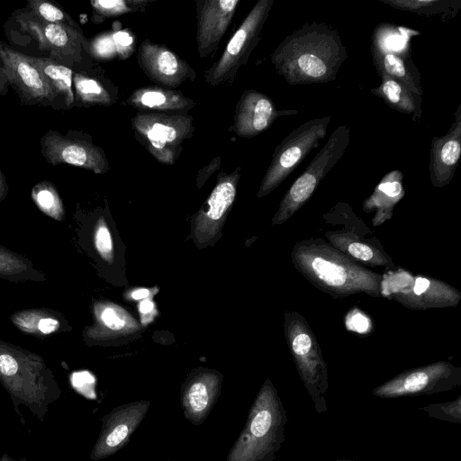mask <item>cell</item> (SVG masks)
<instances>
[{"instance_id":"cell-19","label":"cell","mask_w":461,"mask_h":461,"mask_svg":"<svg viewBox=\"0 0 461 461\" xmlns=\"http://www.w3.org/2000/svg\"><path fill=\"white\" fill-rule=\"evenodd\" d=\"M240 0H196V45L201 59L215 51Z\"/></svg>"},{"instance_id":"cell-44","label":"cell","mask_w":461,"mask_h":461,"mask_svg":"<svg viewBox=\"0 0 461 461\" xmlns=\"http://www.w3.org/2000/svg\"><path fill=\"white\" fill-rule=\"evenodd\" d=\"M166 461H173V460H172V459H167V460H166Z\"/></svg>"},{"instance_id":"cell-22","label":"cell","mask_w":461,"mask_h":461,"mask_svg":"<svg viewBox=\"0 0 461 461\" xmlns=\"http://www.w3.org/2000/svg\"><path fill=\"white\" fill-rule=\"evenodd\" d=\"M371 53L378 74L384 73L412 94L421 96L420 75L411 59L410 48L393 50L372 37Z\"/></svg>"},{"instance_id":"cell-37","label":"cell","mask_w":461,"mask_h":461,"mask_svg":"<svg viewBox=\"0 0 461 461\" xmlns=\"http://www.w3.org/2000/svg\"><path fill=\"white\" fill-rule=\"evenodd\" d=\"M460 407V399L458 398L456 402H452L447 404L442 405H429L425 407V410L433 417L437 419H444L451 421H460V409H456Z\"/></svg>"},{"instance_id":"cell-28","label":"cell","mask_w":461,"mask_h":461,"mask_svg":"<svg viewBox=\"0 0 461 461\" xmlns=\"http://www.w3.org/2000/svg\"><path fill=\"white\" fill-rule=\"evenodd\" d=\"M10 321L20 331L44 339L71 330L65 316L49 308H30L16 311Z\"/></svg>"},{"instance_id":"cell-18","label":"cell","mask_w":461,"mask_h":461,"mask_svg":"<svg viewBox=\"0 0 461 461\" xmlns=\"http://www.w3.org/2000/svg\"><path fill=\"white\" fill-rule=\"evenodd\" d=\"M222 375L216 370L197 368L183 383L180 403L184 417L193 425L204 422L221 394Z\"/></svg>"},{"instance_id":"cell-7","label":"cell","mask_w":461,"mask_h":461,"mask_svg":"<svg viewBox=\"0 0 461 461\" xmlns=\"http://www.w3.org/2000/svg\"><path fill=\"white\" fill-rule=\"evenodd\" d=\"M381 289L383 298L411 310L456 307L461 300V293L449 284L398 267L383 275Z\"/></svg>"},{"instance_id":"cell-6","label":"cell","mask_w":461,"mask_h":461,"mask_svg":"<svg viewBox=\"0 0 461 461\" xmlns=\"http://www.w3.org/2000/svg\"><path fill=\"white\" fill-rule=\"evenodd\" d=\"M136 140L158 162L174 165L183 149L182 144L194 131L189 113H140L131 119Z\"/></svg>"},{"instance_id":"cell-32","label":"cell","mask_w":461,"mask_h":461,"mask_svg":"<svg viewBox=\"0 0 461 461\" xmlns=\"http://www.w3.org/2000/svg\"><path fill=\"white\" fill-rule=\"evenodd\" d=\"M394 9L420 15H444L453 17L461 8L459 1L448 0H379Z\"/></svg>"},{"instance_id":"cell-21","label":"cell","mask_w":461,"mask_h":461,"mask_svg":"<svg viewBox=\"0 0 461 461\" xmlns=\"http://www.w3.org/2000/svg\"><path fill=\"white\" fill-rule=\"evenodd\" d=\"M461 156V103L447 134L434 137L429 150V179L434 187H444L454 177Z\"/></svg>"},{"instance_id":"cell-38","label":"cell","mask_w":461,"mask_h":461,"mask_svg":"<svg viewBox=\"0 0 461 461\" xmlns=\"http://www.w3.org/2000/svg\"><path fill=\"white\" fill-rule=\"evenodd\" d=\"M221 167V158L217 157L213 158L208 165L201 168L197 174L196 182L197 187L201 188L204 182L218 170Z\"/></svg>"},{"instance_id":"cell-4","label":"cell","mask_w":461,"mask_h":461,"mask_svg":"<svg viewBox=\"0 0 461 461\" xmlns=\"http://www.w3.org/2000/svg\"><path fill=\"white\" fill-rule=\"evenodd\" d=\"M285 421L276 390L267 379L226 461H273L284 439Z\"/></svg>"},{"instance_id":"cell-3","label":"cell","mask_w":461,"mask_h":461,"mask_svg":"<svg viewBox=\"0 0 461 461\" xmlns=\"http://www.w3.org/2000/svg\"><path fill=\"white\" fill-rule=\"evenodd\" d=\"M0 384L17 412L19 406H25L41 421L49 406L61 395L54 374L42 357L1 339Z\"/></svg>"},{"instance_id":"cell-26","label":"cell","mask_w":461,"mask_h":461,"mask_svg":"<svg viewBox=\"0 0 461 461\" xmlns=\"http://www.w3.org/2000/svg\"><path fill=\"white\" fill-rule=\"evenodd\" d=\"M404 194L403 175L400 170H392L382 177L362 206L365 212L375 213L372 219L375 227L391 220L395 205Z\"/></svg>"},{"instance_id":"cell-43","label":"cell","mask_w":461,"mask_h":461,"mask_svg":"<svg viewBox=\"0 0 461 461\" xmlns=\"http://www.w3.org/2000/svg\"><path fill=\"white\" fill-rule=\"evenodd\" d=\"M0 461H28V460L26 458H24V457L20 458V459H14L11 456H9L8 454L5 453L0 457Z\"/></svg>"},{"instance_id":"cell-8","label":"cell","mask_w":461,"mask_h":461,"mask_svg":"<svg viewBox=\"0 0 461 461\" xmlns=\"http://www.w3.org/2000/svg\"><path fill=\"white\" fill-rule=\"evenodd\" d=\"M349 140L350 128L347 124L339 126L331 133L324 147L284 195L272 219L273 225L285 222L306 203L321 181L342 158Z\"/></svg>"},{"instance_id":"cell-2","label":"cell","mask_w":461,"mask_h":461,"mask_svg":"<svg viewBox=\"0 0 461 461\" xmlns=\"http://www.w3.org/2000/svg\"><path fill=\"white\" fill-rule=\"evenodd\" d=\"M291 258L306 280L335 299L360 293L383 298V275L358 264L322 239L297 241Z\"/></svg>"},{"instance_id":"cell-23","label":"cell","mask_w":461,"mask_h":461,"mask_svg":"<svg viewBox=\"0 0 461 461\" xmlns=\"http://www.w3.org/2000/svg\"><path fill=\"white\" fill-rule=\"evenodd\" d=\"M93 315L94 323L83 332L88 344L130 335L139 330L137 321L126 310L110 302H95Z\"/></svg>"},{"instance_id":"cell-40","label":"cell","mask_w":461,"mask_h":461,"mask_svg":"<svg viewBox=\"0 0 461 461\" xmlns=\"http://www.w3.org/2000/svg\"><path fill=\"white\" fill-rule=\"evenodd\" d=\"M154 292L149 289L140 288L131 293V298L134 300H144L148 299Z\"/></svg>"},{"instance_id":"cell-12","label":"cell","mask_w":461,"mask_h":461,"mask_svg":"<svg viewBox=\"0 0 461 461\" xmlns=\"http://www.w3.org/2000/svg\"><path fill=\"white\" fill-rule=\"evenodd\" d=\"M461 383V368L438 361L402 372L373 391L382 398L428 394L450 390Z\"/></svg>"},{"instance_id":"cell-42","label":"cell","mask_w":461,"mask_h":461,"mask_svg":"<svg viewBox=\"0 0 461 461\" xmlns=\"http://www.w3.org/2000/svg\"><path fill=\"white\" fill-rule=\"evenodd\" d=\"M8 185L5 181V176L0 170V202H2L8 194Z\"/></svg>"},{"instance_id":"cell-16","label":"cell","mask_w":461,"mask_h":461,"mask_svg":"<svg viewBox=\"0 0 461 461\" xmlns=\"http://www.w3.org/2000/svg\"><path fill=\"white\" fill-rule=\"evenodd\" d=\"M137 61L151 81L167 88H176L196 77L195 70L185 59L165 45L147 38L138 48Z\"/></svg>"},{"instance_id":"cell-1","label":"cell","mask_w":461,"mask_h":461,"mask_svg":"<svg viewBox=\"0 0 461 461\" xmlns=\"http://www.w3.org/2000/svg\"><path fill=\"white\" fill-rule=\"evenodd\" d=\"M347 59L337 30L326 23L307 22L279 43L271 63L277 75L295 86L335 80Z\"/></svg>"},{"instance_id":"cell-35","label":"cell","mask_w":461,"mask_h":461,"mask_svg":"<svg viewBox=\"0 0 461 461\" xmlns=\"http://www.w3.org/2000/svg\"><path fill=\"white\" fill-rule=\"evenodd\" d=\"M28 9L38 19L64 27L73 28L81 31L80 26L57 5L43 0H30Z\"/></svg>"},{"instance_id":"cell-27","label":"cell","mask_w":461,"mask_h":461,"mask_svg":"<svg viewBox=\"0 0 461 461\" xmlns=\"http://www.w3.org/2000/svg\"><path fill=\"white\" fill-rule=\"evenodd\" d=\"M103 73L77 69L73 73L74 104L77 107L109 106L117 101L118 88Z\"/></svg>"},{"instance_id":"cell-41","label":"cell","mask_w":461,"mask_h":461,"mask_svg":"<svg viewBox=\"0 0 461 461\" xmlns=\"http://www.w3.org/2000/svg\"><path fill=\"white\" fill-rule=\"evenodd\" d=\"M10 86L9 81L5 76V69L0 62V95H6Z\"/></svg>"},{"instance_id":"cell-5","label":"cell","mask_w":461,"mask_h":461,"mask_svg":"<svg viewBox=\"0 0 461 461\" xmlns=\"http://www.w3.org/2000/svg\"><path fill=\"white\" fill-rule=\"evenodd\" d=\"M285 336L297 371L314 400L316 409L325 410L323 395L328 387L327 366L312 328L297 312L286 311L284 320Z\"/></svg>"},{"instance_id":"cell-39","label":"cell","mask_w":461,"mask_h":461,"mask_svg":"<svg viewBox=\"0 0 461 461\" xmlns=\"http://www.w3.org/2000/svg\"><path fill=\"white\" fill-rule=\"evenodd\" d=\"M139 312L141 314V322L147 324L155 316L156 309L154 303L149 298L142 300L139 304Z\"/></svg>"},{"instance_id":"cell-36","label":"cell","mask_w":461,"mask_h":461,"mask_svg":"<svg viewBox=\"0 0 461 461\" xmlns=\"http://www.w3.org/2000/svg\"><path fill=\"white\" fill-rule=\"evenodd\" d=\"M94 245L100 258L106 263L114 260L113 242L108 225L104 217H100L94 229Z\"/></svg>"},{"instance_id":"cell-10","label":"cell","mask_w":461,"mask_h":461,"mask_svg":"<svg viewBox=\"0 0 461 461\" xmlns=\"http://www.w3.org/2000/svg\"><path fill=\"white\" fill-rule=\"evenodd\" d=\"M330 116L302 123L274 149L271 162L262 178L258 196L263 197L280 185L307 155L326 137Z\"/></svg>"},{"instance_id":"cell-30","label":"cell","mask_w":461,"mask_h":461,"mask_svg":"<svg viewBox=\"0 0 461 461\" xmlns=\"http://www.w3.org/2000/svg\"><path fill=\"white\" fill-rule=\"evenodd\" d=\"M28 59L41 71L57 97L64 99L65 106L74 104L73 73L74 70L50 58L28 56Z\"/></svg>"},{"instance_id":"cell-11","label":"cell","mask_w":461,"mask_h":461,"mask_svg":"<svg viewBox=\"0 0 461 461\" xmlns=\"http://www.w3.org/2000/svg\"><path fill=\"white\" fill-rule=\"evenodd\" d=\"M14 19L51 59L77 70L92 68L90 43L81 31L43 22L32 13H21Z\"/></svg>"},{"instance_id":"cell-13","label":"cell","mask_w":461,"mask_h":461,"mask_svg":"<svg viewBox=\"0 0 461 461\" xmlns=\"http://www.w3.org/2000/svg\"><path fill=\"white\" fill-rule=\"evenodd\" d=\"M41 154L51 165L68 164L104 174L109 163L104 149L92 142L91 136L71 137L50 130L41 139Z\"/></svg>"},{"instance_id":"cell-24","label":"cell","mask_w":461,"mask_h":461,"mask_svg":"<svg viewBox=\"0 0 461 461\" xmlns=\"http://www.w3.org/2000/svg\"><path fill=\"white\" fill-rule=\"evenodd\" d=\"M122 104L140 113H188L195 106V102L181 91L158 86L139 87Z\"/></svg>"},{"instance_id":"cell-33","label":"cell","mask_w":461,"mask_h":461,"mask_svg":"<svg viewBox=\"0 0 461 461\" xmlns=\"http://www.w3.org/2000/svg\"><path fill=\"white\" fill-rule=\"evenodd\" d=\"M31 195L42 213L58 221L64 220V204L58 190L51 182L47 180L39 182L32 187Z\"/></svg>"},{"instance_id":"cell-9","label":"cell","mask_w":461,"mask_h":461,"mask_svg":"<svg viewBox=\"0 0 461 461\" xmlns=\"http://www.w3.org/2000/svg\"><path fill=\"white\" fill-rule=\"evenodd\" d=\"M274 0H258L228 41L220 59L204 71L210 86H231L261 38Z\"/></svg>"},{"instance_id":"cell-29","label":"cell","mask_w":461,"mask_h":461,"mask_svg":"<svg viewBox=\"0 0 461 461\" xmlns=\"http://www.w3.org/2000/svg\"><path fill=\"white\" fill-rule=\"evenodd\" d=\"M379 75L382 82L371 89L372 94L384 100L391 108L411 116L413 122H419L422 113L421 96L412 94L384 73Z\"/></svg>"},{"instance_id":"cell-31","label":"cell","mask_w":461,"mask_h":461,"mask_svg":"<svg viewBox=\"0 0 461 461\" xmlns=\"http://www.w3.org/2000/svg\"><path fill=\"white\" fill-rule=\"evenodd\" d=\"M0 278L14 283L43 282L46 276L29 258L0 245Z\"/></svg>"},{"instance_id":"cell-34","label":"cell","mask_w":461,"mask_h":461,"mask_svg":"<svg viewBox=\"0 0 461 461\" xmlns=\"http://www.w3.org/2000/svg\"><path fill=\"white\" fill-rule=\"evenodd\" d=\"M151 0H92L95 15L100 21L127 14L144 12Z\"/></svg>"},{"instance_id":"cell-15","label":"cell","mask_w":461,"mask_h":461,"mask_svg":"<svg viewBox=\"0 0 461 461\" xmlns=\"http://www.w3.org/2000/svg\"><path fill=\"white\" fill-rule=\"evenodd\" d=\"M0 60L10 86L23 104L50 105L58 98L27 55L0 42Z\"/></svg>"},{"instance_id":"cell-25","label":"cell","mask_w":461,"mask_h":461,"mask_svg":"<svg viewBox=\"0 0 461 461\" xmlns=\"http://www.w3.org/2000/svg\"><path fill=\"white\" fill-rule=\"evenodd\" d=\"M325 236L331 246L362 266L383 267L387 271L397 268L383 248L375 246V243L353 232L348 230L328 231Z\"/></svg>"},{"instance_id":"cell-20","label":"cell","mask_w":461,"mask_h":461,"mask_svg":"<svg viewBox=\"0 0 461 461\" xmlns=\"http://www.w3.org/2000/svg\"><path fill=\"white\" fill-rule=\"evenodd\" d=\"M295 113V110L278 111L266 94L248 89L236 104L231 130L240 138H252L268 129L278 117Z\"/></svg>"},{"instance_id":"cell-17","label":"cell","mask_w":461,"mask_h":461,"mask_svg":"<svg viewBox=\"0 0 461 461\" xmlns=\"http://www.w3.org/2000/svg\"><path fill=\"white\" fill-rule=\"evenodd\" d=\"M240 170L237 167L230 173L218 174L214 188L194 220V237L199 243L211 241L219 232L235 201Z\"/></svg>"},{"instance_id":"cell-14","label":"cell","mask_w":461,"mask_h":461,"mask_svg":"<svg viewBox=\"0 0 461 461\" xmlns=\"http://www.w3.org/2000/svg\"><path fill=\"white\" fill-rule=\"evenodd\" d=\"M150 406V401L140 400L113 408L101 419L102 428L90 452V459L98 461L113 456L130 441Z\"/></svg>"}]
</instances>
